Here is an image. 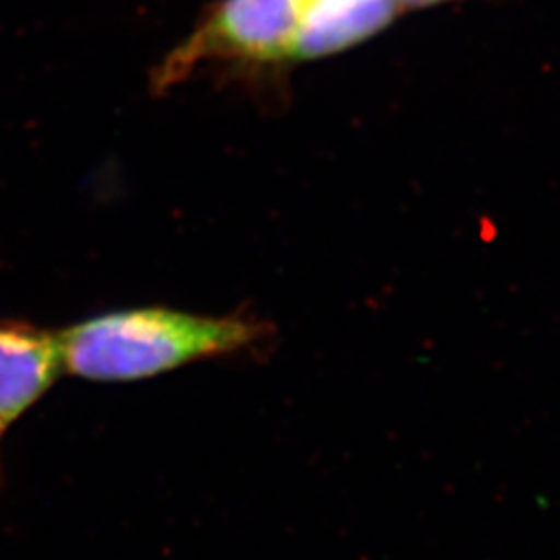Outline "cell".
Listing matches in <instances>:
<instances>
[{"instance_id":"1","label":"cell","mask_w":560,"mask_h":560,"mask_svg":"<svg viewBox=\"0 0 560 560\" xmlns=\"http://www.w3.org/2000/svg\"><path fill=\"white\" fill-rule=\"evenodd\" d=\"M57 335L62 372L85 381L129 382L237 353L260 339V326L145 307L96 316Z\"/></svg>"},{"instance_id":"2","label":"cell","mask_w":560,"mask_h":560,"mask_svg":"<svg viewBox=\"0 0 560 560\" xmlns=\"http://www.w3.org/2000/svg\"><path fill=\"white\" fill-rule=\"evenodd\" d=\"M301 9L303 0H221L164 59L154 78L156 90L187 80L214 60L291 59Z\"/></svg>"},{"instance_id":"3","label":"cell","mask_w":560,"mask_h":560,"mask_svg":"<svg viewBox=\"0 0 560 560\" xmlns=\"http://www.w3.org/2000/svg\"><path fill=\"white\" fill-rule=\"evenodd\" d=\"M60 374L57 332L21 322H0V446Z\"/></svg>"},{"instance_id":"4","label":"cell","mask_w":560,"mask_h":560,"mask_svg":"<svg viewBox=\"0 0 560 560\" xmlns=\"http://www.w3.org/2000/svg\"><path fill=\"white\" fill-rule=\"evenodd\" d=\"M397 0H303L291 59H320L372 38L397 18Z\"/></svg>"},{"instance_id":"5","label":"cell","mask_w":560,"mask_h":560,"mask_svg":"<svg viewBox=\"0 0 560 560\" xmlns=\"http://www.w3.org/2000/svg\"><path fill=\"white\" fill-rule=\"evenodd\" d=\"M399 7H430V4H441L446 0H397Z\"/></svg>"}]
</instances>
